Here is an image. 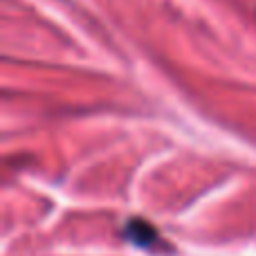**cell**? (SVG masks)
I'll list each match as a JSON object with an SVG mask.
<instances>
[{
  "mask_svg": "<svg viewBox=\"0 0 256 256\" xmlns=\"http://www.w3.org/2000/svg\"><path fill=\"white\" fill-rule=\"evenodd\" d=\"M124 236L132 245L144 248V250H153V248L162 245V238H160L158 230H155L148 220H142V218H130V220L126 222Z\"/></svg>",
  "mask_w": 256,
  "mask_h": 256,
  "instance_id": "1",
  "label": "cell"
}]
</instances>
